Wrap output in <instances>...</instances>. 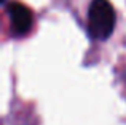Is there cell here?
Masks as SVG:
<instances>
[{"instance_id": "2", "label": "cell", "mask_w": 126, "mask_h": 125, "mask_svg": "<svg viewBox=\"0 0 126 125\" xmlns=\"http://www.w3.org/2000/svg\"><path fill=\"white\" fill-rule=\"evenodd\" d=\"M6 15H8L10 24H11V31L16 35H26L31 32L32 26H34V13L29 6L24 3L13 0V2L6 3Z\"/></svg>"}, {"instance_id": "1", "label": "cell", "mask_w": 126, "mask_h": 125, "mask_svg": "<svg viewBox=\"0 0 126 125\" xmlns=\"http://www.w3.org/2000/svg\"><path fill=\"white\" fill-rule=\"evenodd\" d=\"M115 10L109 0H91L88 6V34L94 40H105L115 29Z\"/></svg>"}, {"instance_id": "3", "label": "cell", "mask_w": 126, "mask_h": 125, "mask_svg": "<svg viewBox=\"0 0 126 125\" xmlns=\"http://www.w3.org/2000/svg\"><path fill=\"white\" fill-rule=\"evenodd\" d=\"M0 3H3V5H6V0H0Z\"/></svg>"}]
</instances>
